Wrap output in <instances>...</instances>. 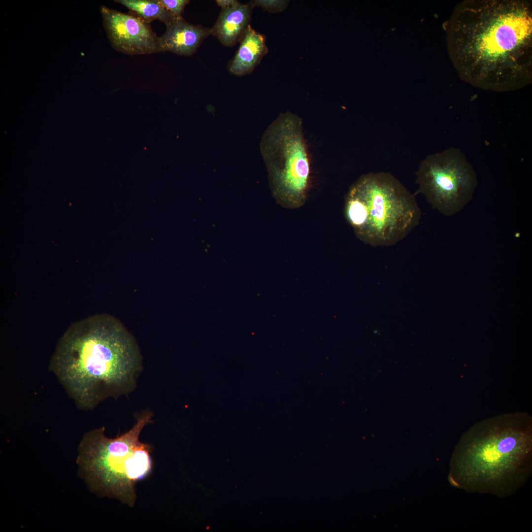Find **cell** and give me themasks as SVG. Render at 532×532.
I'll list each match as a JSON object with an SVG mask.
<instances>
[{
  "label": "cell",
  "instance_id": "6da1fadb",
  "mask_svg": "<svg viewBox=\"0 0 532 532\" xmlns=\"http://www.w3.org/2000/svg\"><path fill=\"white\" fill-rule=\"evenodd\" d=\"M448 47L462 80L495 91L532 81V6L526 0H466L455 7Z\"/></svg>",
  "mask_w": 532,
  "mask_h": 532
},
{
  "label": "cell",
  "instance_id": "7a4b0ae2",
  "mask_svg": "<svg viewBox=\"0 0 532 532\" xmlns=\"http://www.w3.org/2000/svg\"><path fill=\"white\" fill-rule=\"evenodd\" d=\"M50 368L78 407L93 409L135 388L142 360L133 336L113 317L72 324L60 339Z\"/></svg>",
  "mask_w": 532,
  "mask_h": 532
},
{
  "label": "cell",
  "instance_id": "3957f363",
  "mask_svg": "<svg viewBox=\"0 0 532 532\" xmlns=\"http://www.w3.org/2000/svg\"><path fill=\"white\" fill-rule=\"evenodd\" d=\"M532 421L526 413L485 419L462 435L451 459L449 481L468 492L505 497L530 477Z\"/></svg>",
  "mask_w": 532,
  "mask_h": 532
},
{
  "label": "cell",
  "instance_id": "277c9868",
  "mask_svg": "<svg viewBox=\"0 0 532 532\" xmlns=\"http://www.w3.org/2000/svg\"><path fill=\"white\" fill-rule=\"evenodd\" d=\"M152 417L151 411L142 412L130 430L115 438L105 435L104 427L85 433L79 446L77 463L80 475L91 491L129 507L134 506L136 483L153 470V447L139 440Z\"/></svg>",
  "mask_w": 532,
  "mask_h": 532
},
{
  "label": "cell",
  "instance_id": "5b68a950",
  "mask_svg": "<svg viewBox=\"0 0 532 532\" xmlns=\"http://www.w3.org/2000/svg\"><path fill=\"white\" fill-rule=\"evenodd\" d=\"M344 214L356 236L374 247L396 244L418 225L421 218L414 195L385 172L364 174L351 186Z\"/></svg>",
  "mask_w": 532,
  "mask_h": 532
},
{
  "label": "cell",
  "instance_id": "8992f818",
  "mask_svg": "<svg viewBox=\"0 0 532 532\" xmlns=\"http://www.w3.org/2000/svg\"><path fill=\"white\" fill-rule=\"evenodd\" d=\"M261 150L276 200L288 208L302 206L309 188L311 165L301 119L289 111L281 113L265 132Z\"/></svg>",
  "mask_w": 532,
  "mask_h": 532
},
{
  "label": "cell",
  "instance_id": "52a82bcc",
  "mask_svg": "<svg viewBox=\"0 0 532 532\" xmlns=\"http://www.w3.org/2000/svg\"><path fill=\"white\" fill-rule=\"evenodd\" d=\"M416 175L417 192L447 216L464 208L477 185L472 166L460 149L453 147L427 156Z\"/></svg>",
  "mask_w": 532,
  "mask_h": 532
},
{
  "label": "cell",
  "instance_id": "ba28073f",
  "mask_svg": "<svg viewBox=\"0 0 532 532\" xmlns=\"http://www.w3.org/2000/svg\"><path fill=\"white\" fill-rule=\"evenodd\" d=\"M100 12L110 42L117 51L131 55L161 52L159 37L149 23L105 6L101 7Z\"/></svg>",
  "mask_w": 532,
  "mask_h": 532
},
{
  "label": "cell",
  "instance_id": "9c48e42d",
  "mask_svg": "<svg viewBox=\"0 0 532 532\" xmlns=\"http://www.w3.org/2000/svg\"><path fill=\"white\" fill-rule=\"evenodd\" d=\"M211 34V29L190 24L183 17L178 18L166 26L165 33L159 37L160 50L180 56H191L201 42Z\"/></svg>",
  "mask_w": 532,
  "mask_h": 532
},
{
  "label": "cell",
  "instance_id": "30bf717a",
  "mask_svg": "<svg viewBox=\"0 0 532 532\" xmlns=\"http://www.w3.org/2000/svg\"><path fill=\"white\" fill-rule=\"evenodd\" d=\"M250 2L222 9L213 27L212 34L224 46L230 47L240 41L250 25L252 9Z\"/></svg>",
  "mask_w": 532,
  "mask_h": 532
},
{
  "label": "cell",
  "instance_id": "8fae6325",
  "mask_svg": "<svg viewBox=\"0 0 532 532\" xmlns=\"http://www.w3.org/2000/svg\"><path fill=\"white\" fill-rule=\"evenodd\" d=\"M267 52L265 36L249 25L230 64V71L240 76L251 73Z\"/></svg>",
  "mask_w": 532,
  "mask_h": 532
},
{
  "label": "cell",
  "instance_id": "7c38bea8",
  "mask_svg": "<svg viewBox=\"0 0 532 532\" xmlns=\"http://www.w3.org/2000/svg\"><path fill=\"white\" fill-rule=\"evenodd\" d=\"M115 1L126 7L135 15L148 23L154 20H158L166 27L177 19L173 13L161 4L159 0H117Z\"/></svg>",
  "mask_w": 532,
  "mask_h": 532
},
{
  "label": "cell",
  "instance_id": "4fadbf2b",
  "mask_svg": "<svg viewBox=\"0 0 532 532\" xmlns=\"http://www.w3.org/2000/svg\"><path fill=\"white\" fill-rule=\"evenodd\" d=\"M289 1L281 0H256L250 1L254 6H259L270 13H276L284 10L288 6Z\"/></svg>",
  "mask_w": 532,
  "mask_h": 532
},
{
  "label": "cell",
  "instance_id": "5bb4252c",
  "mask_svg": "<svg viewBox=\"0 0 532 532\" xmlns=\"http://www.w3.org/2000/svg\"><path fill=\"white\" fill-rule=\"evenodd\" d=\"M161 4L173 13L177 18L182 17V14L188 0H159Z\"/></svg>",
  "mask_w": 532,
  "mask_h": 532
},
{
  "label": "cell",
  "instance_id": "9a60e30c",
  "mask_svg": "<svg viewBox=\"0 0 532 532\" xmlns=\"http://www.w3.org/2000/svg\"><path fill=\"white\" fill-rule=\"evenodd\" d=\"M216 2L222 9L232 7L238 2L235 0H217Z\"/></svg>",
  "mask_w": 532,
  "mask_h": 532
}]
</instances>
